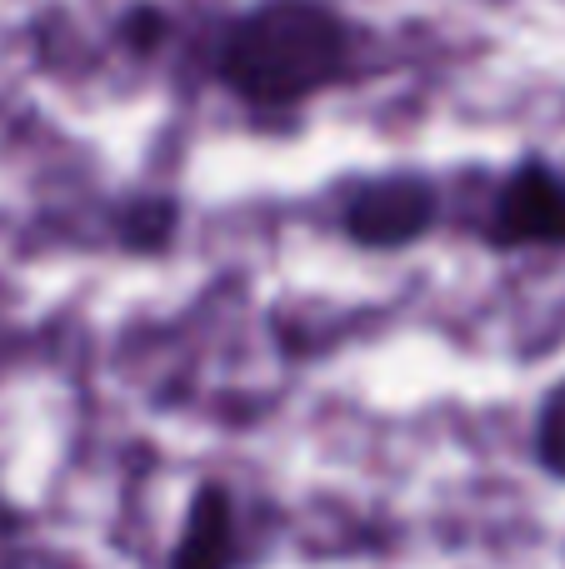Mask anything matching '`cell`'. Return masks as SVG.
<instances>
[{
    "label": "cell",
    "mask_w": 565,
    "mask_h": 569,
    "mask_svg": "<svg viewBox=\"0 0 565 569\" xmlns=\"http://www.w3.org/2000/svg\"><path fill=\"white\" fill-rule=\"evenodd\" d=\"M346 50V26L320 0H266L230 30L220 76L260 110L300 106L340 76Z\"/></svg>",
    "instance_id": "1"
},
{
    "label": "cell",
    "mask_w": 565,
    "mask_h": 569,
    "mask_svg": "<svg viewBox=\"0 0 565 569\" xmlns=\"http://www.w3.org/2000/svg\"><path fill=\"white\" fill-rule=\"evenodd\" d=\"M430 220H436V196H430L426 180H406V176L376 180V186H366L346 206V230L360 246H376V250L406 246Z\"/></svg>",
    "instance_id": "2"
},
{
    "label": "cell",
    "mask_w": 565,
    "mask_h": 569,
    "mask_svg": "<svg viewBox=\"0 0 565 569\" xmlns=\"http://www.w3.org/2000/svg\"><path fill=\"white\" fill-rule=\"evenodd\" d=\"M500 246H565V180L546 166H521L496 200Z\"/></svg>",
    "instance_id": "3"
},
{
    "label": "cell",
    "mask_w": 565,
    "mask_h": 569,
    "mask_svg": "<svg viewBox=\"0 0 565 569\" xmlns=\"http://www.w3.org/2000/svg\"><path fill=\"white\" fill-rule=\"evenodd\" d=\"M236 525H230V505L220 490H200L196 515L186 525V540L176 550V569H230V550H236Z\"/></svg>",
    "instance_id": "4"
},
{
    "label": "cell",
    "mask_w": 565,
    "mask_h": 569,
    "mask_svg": "<svg viewBox=\"0 0 565 569\" xmlns=\"http://www.w3.org/2000/svg\"><path fill=\"white\" fill-rule=\"evenodd\" d=\"M541 460L556 475H565V385L546 400V415H541Z\"/></svg>",
    "instance_id": "5"
}]
</instances>
